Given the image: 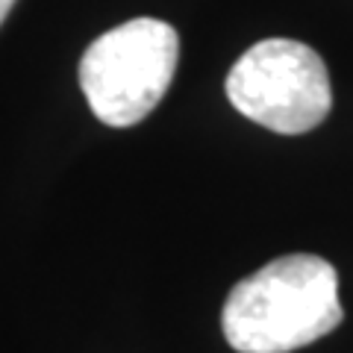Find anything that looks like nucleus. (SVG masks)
<instances>
[{
  "label": "nucleus",
  "instance_id": "f03ea898",
  "mask_svg": "<svg viewBox=\"0 0 353 353\" xmlns=\"http://www.w3.org/2000/svg\"><path fill=\"white\" fill-rule=\"evenodd\" d=\"M180 62V36L159 18H132L88 44L80 85L106 127H132L159 106Z\"/></svg>",
  "mask_w": 353,
  "mask_h": 353
},
{
  "label": "nucleus",
  "instance_id": "f257e3e1",
  "mask_svg": "<svg viewBox=\"0 0 353 353\" xmlns=\"http://www.w3.org/2000/svg\"><path fill=\"white\" fill-rule=\"evenodd\" d=\"M341 318L336 268L312 253H292L236 283L221 327L239 353H292L333 333Z\"/></svg>",
  "mask_w": 353,
  "mask_h": 353
},
{
  "label": "nucleus",
  "instance_id": "20e7f679",
  "mask_svg": "<svg viewBox=\"0 0 353 353\" xmlns=\"http://www.w3.org/2000/svg\"><path fill=\"white\" fill-rule=\"evenodd\" d=\"M15 6V0H0V24H3V18L9 15V9Z\"/></svg>",
  "mask_w": 353,
  "mask_h": 353
},
{
  "label": "nucleus",
  "instance_id": "7ed1b4c3",
  "mask_svg": "<svg viewBox=\"0 0 353 353\" xmlns=\"http://www.w3.org/2000/svg\"><path fill=\"white\" fill-rule=\"evenodd\" d=\"M227 97L245 118L280 136L315 130L333 109L327 65L303 41L265 39L227 74Z\"/></svg>",
  "mask_w": 353,
  "mask_h": 353
}]
</instances>
